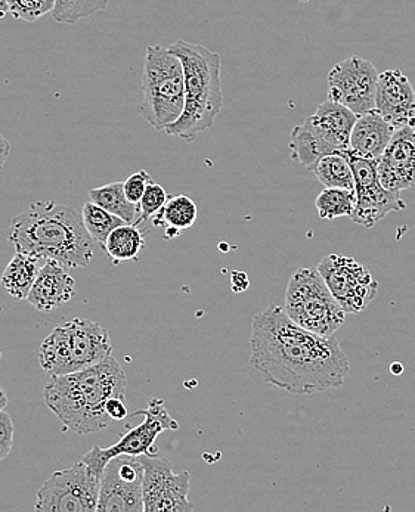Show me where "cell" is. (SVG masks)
<instances>
[{"mask_svg":"<svg viewBox=\"0 0 415 512\" xmlns=\"http://www.w3.org/2000/svg\"><path fill=\"white\" fill-rule=\"evenodd\" d=\"M250 363L266 384L302 396L340 389L351 374L336 338L306 331L275 304L253 318Z\"/></svg>","mask_w":415,"mask_h":512,"instance_id":"cell-1","label":"cell"},{"mask_svg":"<svg viewBox=\"0 0 415 512\" xmlns=\"http://www.w3.org/2000/svg\"><path fill=\"white\" fill-rule=\"evenodd\" d=\"M128 378L122 365L110 356L94 366L73 374L48 377L43 394L45 403L67 430L80 436L110 427L105 405L111 397L125 399Z\"/></svg>","mask_w":415,"mask_h":512,"instance_id":"cell-2","label":"cell"},{"mask_svg":"<svg viewBox=\"0 0 415 512\" xmlns=\"http://www.w3.org/2000/svg\"><path fill=\"white\" fill-rule=\"evenodd\" d=\"M17 253L55 260L67 269L85 268L94 259V240L82 214L55 201H37L17 214L8 232Z\"/></svg>","mask_w":415,"mask_h":512,"instance_id":"cell-3","label":"cell"},{"mask_svg":"<svg viewBox=\"0 0 415 512\" xmlns=\"http://www.w3.org/2000/svg\"><path fill=\"white\" fill-rule=\"evenodd\" d=\"M169 49L178 55L184 67L185 107L181 117L164 132L192 142L200 133L212 129L224 107L222 58L206 46L187 40H178Z\"/></svg>","mask_w":415,"mask_h":512,"instance_id":"cell-4","label":"cell"},{"mask_svg":"<svg viewBox=\"0 0 415 512\" xmlns=\"http://www.w3.org/2000/svg\"><path fill=\"white\" fill-rule=\"evenodd\" d=\"M113 356L110 334L89 319L58 325L40 344V366L48 377L73 374Z\"/></svg>","mask_w":415,"mask_h":512,"instance_id":"cell-5","label":"cell"},{"mask_svg":"<svg viewBox=\"0 0 415 512\" xmlns=\"http://www.w3.org/2000/svg\"><path fill=\"white\" fill-rule=\"evenodd\" d=\"M139 113L156 130H166L185 107L184 67L169 48L154 45L145 51Z\"/></svg>","mask_w":415,"mask_h":512,"instance_id":"cell-6","label":"cell"},{"mask_svg":"<svg viewBox=\"0 0 415 512\" xmlns=\"http://www.w3.org/2000/svg\"><path fill=\"white\" fill-rule=\"evenodd\" d=\"M284 310L299 327L322 337H333L348 315L318 268H300L290 276Z\"/></svg>","mask_w":415,"mask_h":512,"instance_id":"cell-7","label":"cell"},{"mask_svg":"<svg viewBox=\"0 0 415 512\" xmlns=\"http://www.w3.org/2000/svg\"><path fill=\"white\" fill-rule=\"evenodd\" d=\"M101 477L80 461L52 474L37 490L34 510L39 512L96 511Z\"/></svg>","mask_w":415,"mask_h":512,"instance_id":"cell-8","label":"cell"},{"mask_svg":"<svg viewBox=\"0 0 415 512\" xmlns=\"http://www.w3.org/2000/svg\"><path fill=\"white\" fill-rule=\"evenodd\" d=\"M133 415H142L144 421L126 431L110 448L102 449L95 446L83 456L82 461L94 471L96 476H102L105 465L114 456L156 455L153 452V446L157 437L164 431H175L179 428L178 421L173 420L167 412L164 400L154 399V397L148 400L147 409L135 412Z\"/></svg>","mask_w":415,"mask_h":512,"instance_id":"cell-9","label":"cell"},{"mask_svg":"<svg viewBox=\"0 0 415 512\" xmlns=\"http://www.w3.org/2000/svg\"><path fill=\"white\" fill-rule=\"evenodd\" d=\"M342 154L348 157L355 176L356 207L351 219L356 225L373 229L387 214L407 209L401 192L389 191L380 182L377 160L359 157L351 150Z\"/></svg>","mask_w":415,"mask_h":512,"instance_id":"cell-10","label":"cell"},{"mask_svg":"<svg viewBox=\"0 0 415 512\" xmlns=\"http://www.w3.org/2000/svg\"><path fill=\"white\" fill-rule=\"evenodd\" d=\"M318 271L348 315L364 312L379 294V282L352 257L328 254L318 265Z\"/></svg>","mask_w":415,"mask_h":512,"instance_id":"cell-11","label":"cell"},{"mask_svg":"<svg viewBox=\"0 0 415 512\" xmlns=\"http://www.w3.org/2000/svg\"><path fill=\"white\" fill-rule=\"evenodd\" d=\"M98 512H144V465L139 456L119 455L105 465Z\"/></svg>","mask_w":415,"mask_h":512,"instance_id":"cell-12","label":"cell"},{"mask_svg":"<svg viewBox=\"0 0 415 512\" xmlns=\"http://www.w3.org/2000/svg\"><path fill=\"white\" fill-rule=\"evenodd\" d=\"M379 71L373 62L361 57L337 62L328 73V99L345 105L356 116L370 113L376 108Z\"/></svg>","mask_w":415,"mask_h":512,"instance_id":"cell-13","label":"cell"},{"mask_svg":"<svg viewBox=\"0 0 415 512\" xmlns=\"http://www.w3.org/2000/svg\"><path fill=\"white\" fill-rule=\"evenodd\" d=\"M144 465V512H190L191 476L173 473L172 464L157 455H141Z\"/></svg>","mask_w":415,"mask_h":512,"instance_id":"cell-14","label":"cell"},{"mask_svg":"<svg viewBox=\"0 0 415 512\" xmlns=\"http://www.w3.org/2000/svg\"><path fill=\"white\" fill-rule=\"evenodd\" d=\"M377 173L384 188L402 192L415 185V126L395 130L389 147L377 160Z\"/></svg>","mask_w":415,"mask_h":512,"instance_id":"cell-15","label":"cell"},{"mask_svg":"<svg viewBox=\"0 0 415 512\" xmlns=\"http://www.w3.org/2000/svg\"><path fill=\"white\" fill-rule=\"evenodd\" d=\"M376 110L395 129L415 126V91L401 70H387L377 83Z\"/></svg>","mask_w":415,"mask_h":512,"instance_id":"cell-16","label":"cell"},{"mask_svg":"<svg viewBox=\"0 0 415 512\" xmlns=\"http://www.w3.org/2000/svg\"><path fill=\"white\" fill-rule=\"evenodd\" d=\"M356 120L358 116L352 110L327 98L303 123L330 148L333 154H342L349 150Z\"/></svg>","mask_w":415,"mask_h":512,"instance_id":"cell-17","label":"cell"},{"mask_svg":"<svg viewBox=\"0 0 415 512\" xmlns=\"http://www.w3.org/2000/svg\"><path fill=\"white\" fill-rule=\"evenodd\" d=\"M76 296V281L68 269L55 260H46L30 291L29 303L39 312L49 313Z\"/></svg>","mask_w":415,"mask_h":512,"instance_id":"cell-18","label":"cell"},{"mask_svg":"<svg viewBox=\"0 0 415 512\" xmlns=\"http://www.w3.org/2000/svg\"><path fill=\"white\" fill-rule=\"evenodd\" d=\"M395 130V127L374 108L370 113L358 116L353 126L349 150L359 157L379 160L389 147Z\"/></svg>","mask_w":415,"mask_h":512,"instance_id":"cell-19","label":"cell"},{"mask_svg":"<svg viewBox=\"0 0 415 512\" xmlns=\"http://www.w3.org/2000/svg\"><path fill=\"white\" fill-rule=\"evenodd\" d=\"M197 204L187 195H173L167 198L166 204L161 207L159 213L151 217V222L156 228L166 231L164 237L167 240L178 237L181 232L188 231L197 220Z\"/></svg>","mask_w":415,"mask_h":512,"instance_id":"cell-20","label":"cell"},{"mask_svg":"<svg viewBox=\"0 0 415 512\" xmlns=\"http://www.w3.org/2000/svg\"><path fill=\"white\" fill-rule=\"evenodd\" d=\"M39 260V257L32 256V254L17 253L3 271V288L15 302H21L29 297L37 275H39Z\"/></svg>","mask_w":415,"mask_h":512,"instance_id":"cell-21","label":"cell"},{"mask_svg":"<svg viewBox=\"0 0 415 512\" xmlns=\"http://www.w3.org/2000/svg\"><path fill=\"white\" fill-rule=\"evenodd\" d=\"M102 248L110 257L113 265L130 262V260L138 259L139 254L144 251L145 234L139 229V226L126 223L108 235Z\"/></svg>","mask_w":415,"mask_h":512,"instance_id":"cell-22","label":"cell"},{"mask_svg":"<svg viewBox=\"0 0 415 512\" xmlns=\"http://www.w3.org/2000/svg\"><path fill=\"white\" fill-rule=\"evenodd\" d=\"M288 148H290L291 160L308 170L314 169L315 164L325 155L333 154L330 148L317 135H314L305 123L297 124L294 127Z\"/></svg>","mask_w":415,"mask_h":512,"instance_id":"cell-23","label":"cell"},{"mask_svg":"<svg viewBox=\"0 0 415 512\" xmlns=\"http://www.w3.org/2000/svg\"><path fill=\"white\" fill-rule=\"evenodd\" d=\"M89 198L92 203L98 204L102 209L110 211L111 214H116L130 225H133L138 217V204H133L128 200L123 182L108 183L101 188L91 189Z\"/></svg>","mask_w":415,"mask_h":512,"instance_id":"cell-24","label":"cell"},{"mask_svg":"<svg viewBox=\"0 0 415 512\" xmlns=\"http://www.w3.org/2000/svg\"><path fill=\"white\" fill-rule=\"evenodd\" d=\"M324 188L351 189L355 191V176L345 154H330L322 157L311 170Z\"/></svg>","mask_w":415,"mask_h":512,"instance_id":"cell-25","label":"cell"},{"mask_svg":"<svg viewBox=\"0 0 415 512\" xmlns=\"http://www.w3.org/2000/svg\"><path fill=\"white\" fill-rule=\"evenodd\" d=\"M315 206L324 220L352 217L356 207V194L351 189L325 188L318 195Z\"/></svg>","mask_w":415,"mask_h":512,"instance_id":"cell-26","label":"cell"},{"mask_svg":"<svg viewBox=\"0 0 415 512\" xmlns=\"http://www.w3.org/2000/svg\"><path fill=\"white\" fill-rule=\"evenodd\" d=\"M82 217L86 231L89 232L92 240L98 242L101 247L114 229L126 225L125 220L120 219L116 214H111L110 211L102 209L101 206L92 203V201L83 206Z\"/></svg>","mask_w":415,"mask_h":512,"instance_id":"cell-27","label":"cell"},{"mask_svg":"<svg viewBox=\"0 0 415 512\" xmlns=\"http://www.w3.org/2000/svg\"><path fill=\"white\" fill-rule=\"evenodd\" d=\"M110 2L111 0H57L51 15L55 23L76 24L96 12L104 11Z\"/></svg>","mask_w":415,"mask_h":512,"instance_id":"cell-28","label":"cell"},{"mask_svg":"<svg viewBox=\"0 0 415 512\" xmlns=\"http://www.w3.org/2000/svg\"><path fill=\"white\" fill-rule=\"evenodd\" d=\"M9 14L15 20L34 23L43 15L52 14L57 5V0H8Z\"/></svg>","mask_w":415,"mask_h":512,"instance_id":"cell-29","label":"cell"},{"mask_svg":"<svg viewBox=\"0 0 415 512\" xmlns=\"http://www.w3.org/2000/svg\"><path fill=\"white\" fill-rule=\"evenodd\" d=\"M167 198H169V195H167L166 189L159 183L151 182L145 194L142 195L141 201H139V213L133 225H142L154 214L159 213L161 207L166 204Z\"/></svg>","mask_w":415,"mask_h":512,"instance_id":"cell-30","label":"cell"},{"mask_svg":"<svg viewBox=\"0 0 415 512\" xmlns=\"http://www.w3.org/2000/svg\"><path fill=\"white\" fill-rule=\"evenodd\" d=\"M153 181L154 179L151 178L150 173L145 172V170H139V172L130 175L129 178L123 182L128 200L132 201L133 204H139L142 195L147 191L148 185Z\"/></svg>","mask_w":415,"mask_h":512,"instance_id":"cell-31","label":"cell"},{"mask_svg":"<svg viewBox=\"0 0 415 512\" xmlns=\"http://www.w3.org/2000/svg\"><path fill=\"white\" fill-rule=\"evenodd\" d=\"M14 431L11 415L0 411V462L8 458L14 448Z\"/></svg>","mask_w":415,"mask_h":512,"instance_id":"cell-32","label":"cell"},{"mask_svg":"<svg viewBox=\"0 0 415 512\" xmlns=\"http://www.w3.org/2000/svg\"><path fill=\"white\" fill-rule=\"evenodd\" d=\"M105 412L113 421H122L128 418L129 411L123 397H111L105 405Z\"/></svg>","mask_w":415,"mask_h":512,"instance_id":"cell-33","label":"cell"},{"mask_svg":"<svg viewBox=\"0 0 415 512\" xmlns=\"http://www.w3.org/2000/svg\"><path fill=\"white\" fill-rule=\"evenodd\" d=\"M9 154H11V144H9L8 139L0 133V172H2L3 167H5Z\"/></svg>","mask_w":415,"mask_h":512,"instance_id":"cell-34","label":"cell"},{"mask_svg":"<svg viewBox=\"0 0 415 512\" xmlns=\"http://www.w3.org/2000/svg\"><path fill=\"white\" fill-rule=\"evenodd\" d=\"M9 14L8 0H0V18H5Z\"/></svg>","mask_w":415,"mask_h":512,"instance_id":"cell-35","label":"cell"},{"mask_svg":"<svg viewBox=\"0 0 415 512\" xmlns=\"http://www.w3.org/2000/svg\"><path fill=\"white\" fill-rule=\"evenodd\" d=\"M8 405V396L5 390L0 387V411H5V406Z\"/></svg>","mask_w":415,"mask_h":512,"instance_id":"cell-36","label":"cell"}]
</instances>
